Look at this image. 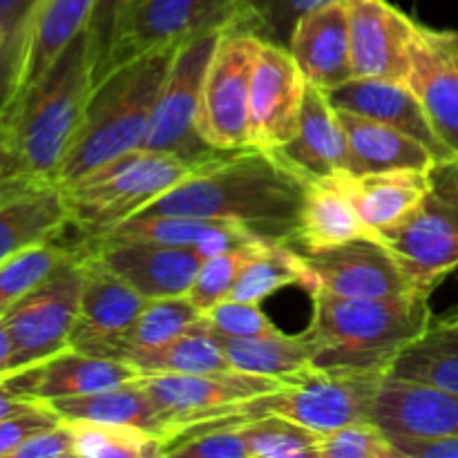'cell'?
<instances>
[{"label": "cell", "mask_w": 458, "mask_h": 458, "mask_svg": "<svg viewBox=\"0 0 458 458\" xmlns=\"http://www.w3.org/2000/svg\"><path fill=\"white\" fill-rule=\"evenodd\" d=\"M420 291H432L458 268V157L429 168L420 204L383 235Z\"/></svg>", "instance_id": "obj_6"}, {"label": "cell", "mask_w": 458, "mask_h": 458, "mask_svg": "<svg viewBox=\"0 0 458 458\" xmlns=\"http://www.w3.org/2000/svg\"><path fill=\"white\" fill-rule=\"evenodd\" d=\"M353 79L407 83L419 22L389 0H344Z\"/></svg>", "instance_id": "obj_16"}, {"label": "cell", "mask_w": 458, "mask_h": 458, "mask_svg": "<svg viewBox=\"0 0 458 458\" xmlns=\"http://www.w3.org/2000/svg\"><path fill=\"white\" fill-rule=\"evenodd\" d=\"M271 152L307 183L352 173L347 132L338 107L331 103L325 89L311 83H307L304 92L298 132L289 143Z\"/></svg>", "instance_id": "obj_19"}, {"label": "cell", "mask_w": 458, "mask_h": 458, "mask_svg": "<svg viewBox=\"0 0 458 458\" xmlns=\"http://www.w3.org/2000/svg\"><path fill=\"white\" fill-rule=\"evenodd\" d=\"M240 432L250 458H316L322 434L277 414L242 420Z\"/></svg>", "instance_id": "obj_36"}, {"label": "cell", "mask_w": 458, "mask_h": 458, "mask_svg": "<svg viewBox=\"0 0 458 458\" xmlns=\"http://www.w3.org/2000/svg\"><path fill=\"white\" fill-rule=\"evenodd\" d=\"M327 94L338 110L380 121L419 139L423 146L429 148L437 161L456 157L434 132L419 97L407 83L385 79H352L343 88Z\"/></svg>", "instance_id": "obj_23"}, {"label": "cell", "mask_w": 458, "mask_h": 458, "mask_svg": "<svg viewBox=\"0 0 458 458\" xmlns=\"http://www.w3.org/2000/svg\"><path fill=\"white\" fill-rule=\"evenodd\" d=\"M58 420H61V416L47 403H43L36 410L25 411V414L0 420V458H13L22 443L30 441L40 429H47L52 425H56Z\"/></svg>", "instance_id": "obj_45"}, {"label": "cell", "mask_w": 458, "mask_h": 458, "mask_svg": "<svg viewBox=\"0 0 458 458\" xmlns=\"http://www.w3.org/2000/svg\"><path fill=\"white\" fill-rule=\"evenodd\" d=\"M83 289V246L52 276L18 300L4 322L13 340V374L70 349ZM9 378V376H7Z\"/></svg>", "instance_id": "obj_10"}, {"label": "cell", "mask_w": 458, "mask_h": 458, "mask_svg": "<svg viewBox=\"0 0 458 458\" xmlns=\"http://www.w3.org/2000/svg\"><path fill=\"white\" fill-rule=\"evenodd\" d=\"M316 458H403L387 432L374 420L344 425L322 434Z\"/></svg>", "instance_id": "obj_39"}, {"label": "cell", "mask_w": 458, "mask_h": 458, "mask_svg": "<svg viewBox=\"0 0 458 458\" xmlns=\"http://www.w3.org/2000/svg\"><path fill=\"white\" fill-rule=\"evenodd\" d=\"M371 420L389 437H458V394L385 376Z\"/></svg>", "instance_id": "obj_22"}, {"label": "cell", "mask_w": 458, "mask_h": 458, "mask_svg": "<svg viewBox=\"0 0 458 458\" xmlns=\"http://www.w3.org/2000/svg\"><path fill=\"white\" fill-rule=\"evenodd\" d=\"M204 320L217 335L226 338H258V335L280 334L271 318L262 311L259 302L226 298L204 311Z\"/></svg>", "instance_id": "obj_43"}, {"label": "cell", "mask_w": 458, "mask_h": 458, "mask_svg": "<svg viewBox=\"0 0 458 458\" xmlns=\"http://www.w3.org/2000/svg\"><path fill=\"white\" fill-rule=\"evenodd\" d=\"M177 49L179 45L155 49L114 67L94 85L79 134L56 174V186H72L98 165L143 148Z\"/></svg>", "instance_id": "obj_3"}, {"label": "cell", "mask_w": 458, "mask_h": 458, "mask_svg": "<svg viewBox=\"0 0 458 458\" xmlns=\"http://www.w3.org/2000/svg\"><path fill=\"white\" fill-rule=\"evenodd\" d=\"M307 182L271 150H226L197 165L141 213L242 224L262 240L293 244Z\"/></svg>", "instance_id": "obj_1"}, {"label": "cell", "mask_w": 458, "mask_h": 458, "mask_svg": "<svg viewBox=\"0 0 458 458\" xmlns=\"http://www.w3.org/2000/svg\"><path fill=\"white\" fill-rule=\"evenodd\" d=\"M262 36L246 27L222 31L206 67L197 128L217 150L249 148V97Z\"/></svg>", "instance_id": "obj_11"}, {"label": "cell", "mask_w": 458, "mask_h": 458, "mask_svg": "<svg viewBox=\"0 0 458 458\" xmlns=\"http://www.w3.org/2000/svg\"><path fill=\"white\" fill-rule=\"evenodd\" d=\"M27 186H34V182L22 174L12 110H3L0 112V197H7Z\"/></svg>", "instance_id": "obj_46"}, {"label": "cell", "mask_w": 458, "mask_h": 458, "mask_svg": "<svg viewBox=\"0 0 458 458\" xmlns=\"http://www.w3.org/2000/svg\"><path fill=\"white\" fill-rule=\"evenodd\" d=\"M143 374L125 360L92 356V353L65 349L40 365L9 376L7 385L36 401L52 403L61 398L85 396L119 385L141 380Z\"/></svg>", "instance_id": "obj_20"}, {"label": "cell", "mask_w": 458, "mask_h": 458, "mask_svg": "<svg viewBox=\"0 0 458 458\" xmlns=\"http://www.w3.org/2000/svg\"><path fill=\"white\" fill-rule=\"evenodd\" d=\"M92 9L94 0H36L22 36L21 70L12 107L54 65L67 45L83 34Z\"/></svg>", "instance_id": "obj_24"}, {"label": "cell", "mask_w": 458, "mask_h": 458, "mask_svg": "<svg viewBox=\"0 0 458 458\" xmlns=\"http://www.w3.org/2000/svg\"><path fill=\"white\" fill-rule=\"evenodd\" d=\"M89 92L92 76L83 31L12 107L22 174L30 182L56 183L83 123Z\"/></svg>", "instance_id": "obj_4"}, {"label": "cell", "mask_w": 458, "mask_h": 458, "mask_svg": "<svg viewBox=\"0 0 458 458\" xmlns=\"http://www.w3.org/2000/svg\"><path fill=\"white\" fill-rule=\"evenodd\" d=\"M61 419L98 420V423H121L148 429L164 441L165 420L157 410L155 401L148 394L141 380L103 389V392L85 394V396L61 398L47 403Z\"/></svg>", "instance_id": "obj_31"}, {"label": "cell", "mask_w": 458, "mask_h": 458, "mask_svg": "<svg viewBox=\"0 0 458 458\" xmlns=\"http://www.w3.org/2000/svg\"><path fill=\"white\" fill-rule=\"evenodd\" d=\"M454 320H456V325H458V318H454Z\"/></svg>", "instance_id": "obj_51"}, {"label": "cell", "mask_w": 458, "mask_h": 458, "mask_svg": "<svg viewBox=\"0 0 458 458\" xmlns=\"http://www.w3.org/2000/svg\"><path fill=\"white\" fill-rule=\"evenodd\" d=\"M199 318L201 311L192 304L188 295L150 298L143 304L141 313L125 334L119 349V360L128 362L130 358L139 356V353L164 347L170 340L191 329Z\"/></svg>", "instance_id": "obj_34"}, {"label": "cell", "mask_w": 458, "mask_h": 458, "mask_svg": "<svg viewBox=\"0 0 458 458\" xmlns=\"http://www.w3.org/2000/svg\"><path fill=\"white\" fill-rule=\"evenodd\" d=\"M83 246L148 300L186 295L204 262L191 246L148 242H83Z\"/></svg>", "instance_id": "obj_18"}, {"label": "cell", "mask_w": 458, "mask_h": 458, "mask_svg": "<svg viewBox=\"0 0 458 458\" xmlns=\"http://www.w3.org/2000/svg\"><path fill=\"white\" fill-rule=\"evenodd\" d=\"M362 222L383 240L420 204L429 186V168H398L385 173L340 174Z\"/></svg>", "instance_id": "obj_27"}, {"label": "cell", "mask_w": 458, "mask_h": 458, "mask_svg": "<svg viewBox=\"0 0 458 458\" xmlns=\"http://www.w3.org/2000/svg\"><path fill=\"white\" fill-rule=\"evenodd\" d=\"M146 302L148 298L110 271L94 250L83 246V289L70 347L119 360L121 343Z\"/></svg>", "instance_id": "obj_14"}, {"label": "cell", "mask_w": 458, "mask_h": 458, "mask_svg": "<svg viewBox=\"0 0 458 458\" xmlns=\"http://www.w3.org/2000/svg\"><path fill=\"white\" fill-rule=\"evenodd\" d=\"M222 31L226 30L206 31L179 45L161 88L143 150L165 152L186 161L192 168L226 152L206 143L197 128L206 67Z\"/></svg>", "instance_id": "obj_9"}, {"label": "cell", "mask_w": 458, "mask_h": 458, "mask_svg": "<svg viewBox=\"0 0 458 458\" xmlns=\"http://www.w3.org/2000/svg\"><path fill=\"white\" fill-rule=\"evenodd\" d=\"M40 405H43V401L25 396V394L16 392L12 385H7V380H0V420L25 414V411L36 410Z\"/></svg>", "instance_id": "obj_49"}, {"label": "cell", "mask_w": 458, "mask_h": 458, "mask_svg": "<svg viewBox=\"0 0 458 458\" xmlns=\"http://www.w3.org/2000/svg\"><path fill=\"white\" fill-rule=\"evenodd\" d=\"M76 250L79 249H67L54 240L31 246V249L4 259L0 264V316H4L18 300L25 298L40 282L47 280L63 262L74 258Z\"/></svg>", "instance_id": "obj_37"}, {"label": "cell", "mask_w": 458, "mask_h": 458, "mask_svg": "<svg viewBox=\"0 0 458 458\" xmlns=\"http://www.w3.org/2000/svg\"><path fill=\"white\" fill-rule=\"evenodd\" d=\"M125 0H94L92 16L85 27V38H88V61L89 76H92V88L101 81L103 67H106L107 52H110L112 31H114L116 16Z\"/></svg>", "instance_id": "obj_44"}, {"label": "cell", "mask_w": 458, "mask_h": 458, "mask_svg": "<svg viewBox=\"0 0 458 458\" xmlns=\"http://www.w3.org/2000/svg\"><path fill=\"white\" fill-rule=\"evenodd\" d=\"M231 27H246L242 0H125L116 16L103 76L155 49Z\"/></svg>", "instance_id": "obj_7"}, {"label": "cell", "mask_w": 458, "mask_h": 458, "mask_svg": "<svg viewBox=\"0 0 458 458\" xmlns=\"http://www.w3.org/2000/svg\"><path fill=\"white\" fill-rule=\"evenodd\" d=\"M74 437L76 458H159L164 441L148 429L121 423L63 419Z\"/></svg>", "instance_id": "obj_35"}, {"label": "cell", "mask_w": 458, "mask_h": 458, "mask_svg": "<svg viewBox=\"0 0 458 458\" xmlns=\"http://www.w3.org/2000/svg\"><path fill=\"white\" fill-rule=\"evenodd\" d=\"M128 362L137 367L143 376H192L235 371L224 353L217 334L204 320V313L191 329L170 340L168 344L139 353Z\"/></svg>", "instance_id": "obj_33"}, {"label": "cell", "mask_w": 458, "mask_h": 458, "mask_svg": "<svg viewBox=\"0 0 458 458\" xmlns=\"http://www.w3.org/2000/svg\"><path fill=\"white\" fill-rule=\"evenodd\" d=\"M13 371V340L4 318L0 316V380L12 376Z\"/></svg>", "instance_id": "obj_50"}, {"label": "cell", "mask_w": 458, "mask_h": 458, "mask_svg": "<svg viewBox=\"0 0 458 458\" xmlns=\"http://www.w3.org/2000/svg\"><path fill=\"white\" fill-rule=\"evenodd\" d=\"M325 3L331 0H242L246 30L284 47L300 18Z\"/></svg>", "instance_id": "obj_40"}, {"label": "cell", "mask_w": 458, "mask_h": 458, "mask_svg": "<svg viewBox=\"0 0 458 458\" xmlns=\"http://www.w3.org/2000/svg\"><path fill=\"white\" fill-rule=\"evenodd\" d=\"M383 380V374L309 369L282 383L276 392L244 401L240 411L246 420L277 414L318 434H329L344 425L371 420Z\"/></svg>", "instance_id": "obj_8"}, {"label": "cell", "mask_w": 458, "mask_h": 458, "mask_svg": "<svg viewBox=\"0 0 458 458\" xmlns=\"http://www.w3.org/2000/svg\"><path fill=\"white\" fill-rule=\"evenodd\" d=\"M192 170L177 157L143 148L116 157L63 188L72 226L79 228L85 240H97L146 210Z\"/></svg>", "instance_id": "obj_5"}, {"label": "cell", "mask_w": 458, "mask_h": 458, "mask_svg": "<svg viewBox=\"0 0 458 458\" xmlns=\"http://www.w3.org/2000/svg\"><path fill=\"white\" fill-rule=\"evenodd\" d=\"M407 85L419 97L434 132L458 157V31L419 22Z\"/></svg>", "instance_id": "obj_17"}, {"label": "cell", "mask_w": 458, "mask_h": 458, "mask_svg": "<svg viewBox=\"0 0 458 458\" xmlns=\"http://www.w3.org/2000/svg\"><path fill=\"white\" fill-rule=\"evenodd\" d=\"M307 79L284 45L259 38L249 97V143L277 150L295 137Z\"/></svg>", "instance_id": "obj_13"}, {"label": "cell", "mask_w": 458, "mask_h": 458, "mask_svg": "<svg viewBox=\"0 0 458 458\" xmlns=\"http://www.w3.org/2000/svg\"><path fill=\"white\" fill-rule=\"evenodd\" d=\"M302 255L316 276V289L340 298L429 295L416 286L396 255L380 240H356Z\"/></svg>", "instance_id": "obj_15"}, {"label": "cell", "mask_w": 458, "mask_h": 458, "mask_svg": "<svg viewBox=\"0 0 458 458\" xmlns=\"http://www.w3.org/2000/svg\"><path fill=\"white\" fill-rule=\"evenodd\" d=\"M70 222L63 188L34 183L0 199V264L31 246L54 242Z\"/></svg>", "instance_id": "obj_26"}, {"label": "cell", "mask_w": 458, "mask_h": 458, "mask_svg": "<svg viewBox=\"0 0 458 458\" xmlns=\"http://www.w3.org/2000/svg\"><path fill=\"white\" fill-rule=\"evenodd\" d=\"M389 376L458 394V325L454 318H434L432 325L398 353Z\"/></svg>", "instance_id": "obj_32"}, {"label": "cell", "mask_w": 458, "mask_h": 458, "mask_svg": "<svg viewBox=\"0 0 458 458\" xmlns=\"http://www.w3.org/2000/svg\"><path fill=\"white\" fill-rule=\"evenodd\" d=\"M338 112L344 132H347L349 155H352L349 174L385 173V170L398 168L428 170L437 164L429 148L423 146L419 139L380 121L353 114V112Z\"/></svg>", "instance_id": "obj_28"}, {"label": "cell", "mask_w": 458, "mask_h": 458, "mask_svg": "<svg viewBox=\"0 0 458 458\" xmlns=\"http://www.w3.org/2000/svg\"><path fill=\"white\" fill-rule=\"evenodd\" d=\"M36 0H0V112L13 103L22 56V36Z\"/></svg>", "instance_id": "obj_38"}, {"label": "cell", "mask_w": 458, "mask_h": 458, "mask_svg": "<svg viewBox=\"0 0 458 458\" xmlns=\"http://www.w3.org/2000/svg\"><path fill=\"white\" fill-rule=\"evenodd\" d=\"M286 286H300L307 293L316 289V276L304 255L293 244L259 240L249 250L231 298L259 302Z\"/></svg>", "instance_id": "obj_29"}, {"label": "cell", "mask_w": 458, "mask_h": 458, "mask_svg": "<svg viewBox=\"0 0 458 458\" xmlns=\"http://www.w3.org/2000/svg\"><path fill=\"white\" fill-rule=\"evenodd\" d=\"M403 458H458V437H389Z\"/></svg>", "instance_id": "obj_48"}, {"label": "cell", "mask_w": 458, "mask_h": 458, "mask_svg": "<svg viewBox=\"0 0 458 458\" xmlns=\"http://www.w3.org/2000/svg\"><path fill=\"white\" fill-rule=\"evenodd\" d=\"M224 353L231 360L233 369L242 374L277 378L282 383L313 369V347L311 335L304 331L298 335L273 334L258 335V338H226L217 335Z\"/></svg>", "instance_id": "obj_30"}, {"label": "cell", "mask_w": 458, "mask_h": 458, "mask_svg": "<svg viewBox=\"0 0 458 458\" xmlns=\"http://www.w3.org/2000/svg\"><path fill=\"white\" fill-rule=\"evenodd\" d=\"M356 240H380V235L362 222L340 182V174L309 182L300 208L295 249L302 253H316Z\"/></svg>", "instance_id": "obj_25"}, {"label": "cell", "mask_w": 458, "mask_h": 458, "mask_svg": "<svg viewBox=\"0 0 458 458\" xmlns=\"http://www.w3.org/2000/svg\"><path fill=\"white\" fill-rule=\"evenodd\" d=\"M258 242L259 240H255L250 242V244L233 249L228 250V253L215 255V258H208L201 262L195 282H192L191 291L186 293L201 313L208 311L210 307H215V304L222 302V300L231 298L242 267H244L246 255H249V250L253 249Z\"/></svg>", "instance_id": "obj_41"}, {"label": "cell", "mask_w": 458, "mask_h": 458, "mask_svg": "<svg viewBox=\"0 0 458 458\" xmlns=\"http://www.w3.org/2000/svg\"><path fill=\"white\" fill-rule=\"evenodd\" d=\"M148 394L165 420L164 450L191 425L208 419H242L240 405L262 394L276 392L282 385L277 378L217 371L192 376H143Z\"/></svg>", "instance_id": "obj_12"}, {"label": "cell", "mask_w": 458, "mask_h": 458, "mask_svg": "<svg viewBox=\"0 0 458 458\" xmlns=\"http://www.w3.org/2000/svg\"><path fill=\"white\" fill-rule=\"evenodd\" d=\"M289 52L307 83L334 92L353 79L352 38L344 0H331L304 13L289 40Z\"/></svg>", "instance_id": "obj_21"}, {"label": "cell", "mask_w": 458, "mask_h": 458, "mask_svg": "<svg viewBox=\"0 0 458 458\" xmlns=\"http://www.w3.org/2000/svg\"><path fill=\"white\" fill-rule=\"evenodd\" d=\"M170 458H250L240 423L208 425L188 432L164 450Z\"/></svg>", "instance_id": "obj_42"}, {"label": "cell", "mask_w": 458, "mask_h": 458, "mask_svg": "<svg viewBox=\"0 0 458 458\" xmlns=\"http://www.w3.org/2000/svg\"><path fill=\"white\" fill-rule=\"evenodd\" d=\"M13 458H76L74 437L61 419L56 425L40 429L30 441L22 443Z\"/></svg>", "instance_id": "obj_47"}, {"label": "cell", "mask_w": 458, "mask_h": 458, "mask_svg": "<svg viewBox=\"0 0 458 458\" xmlns=\"http://www.w3.org/2000/svg\"><path fill=\"white\" fill-rule=\"evenodd\" d=\"M0 199H3V197H0Z\"/></svg>", "instance_id": "obj_52"}, {"label": "cell", "mask_w": 458, "mask_h": 458, "mask_svg": "<svg viewBox=\"0 0 458 458\" xmlns=\"http://www.w3.org/2000/svg\"><path fill=\"white\" fill-rule=\"evenodd\" d=\"M311 298L313 369L389 376L398 353L414 343L434 316L429 295L340 298L316 289Z\"/></svg>", "instance_id": "obj_2"}]
</instances>
